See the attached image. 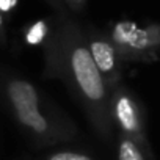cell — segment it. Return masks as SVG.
I'll return each instance as SVG.
<instances>
[{
  "label": "cell",
  "instance_id": "obj_2",
  "mask_svg": "<svg viewBox=\"0 0 160 160\" xmlns=\"http://www.w3.org/2000/svg\"><path fill=\"white\" fill-rule=\"evenodd\" d=\"M5 94L18 122L36 140L53 144L71 140L75 135L74 127L52 121L41 110V99L33 83L25 78H10L5 83Z\"/></svg>",
  "mask_w": 160,
  "mask_h": 160
},
{
  "label": "cell",
  "instance_id": "obj_1",
  "mask_svg": "<svg viewBox=\"0 0 160 160\" xmlns=\"http://www.w3.org/2000/svg\"><path fill=\"white\" fill-rule=\"evenodd\" d=\"M46 72L69 87L104 138L113 135L110 90L91 60L83 28L68 16H60L46 39Z\"/></svg>",
  "mask_w": 160,
  "mask_h": 160
},
{
  "label": "cell",
  "instance_id": "obj_10",
  "mask_svg": "<svg viewBox=\"0 0 160 160\" xmlns=\"http://www.w3.org/2000/svg\"><path fill=\"white\" fill-rule=\"evenodd\" d=\"M19 3V0H0V14L3 18L8 16Z\"/></svg>",
  "mask_w": 160,
  "mask_h": 160
},
{
  "label": "cell",
  "instance_id": "obj_6",
  "mask_svg": "<svg viewBox=\"0 0 160 160\" xmlns=\"http://www.w3.org/2000/svg\"><path fill=\"white\" fill-rule=\"evenodd\" d=\"M116 158L118 160H154L151 146H143L138 141L121 133L118 135Z\"/></svg>",
  "mask_w": 160,
  "mask_h": 160
},
{
  "label": "cell",
  "instance_id": "obj_8",
  "mask_svg": "<svg viewBox=\"0 0 160 160\" xmlns=\"http://www.w3.org/2000/svg\"><path fill=\"white\" fill-rule=\"evenodd\" d=\"M47 160H94L93 157L82 154V152H72V151H58L47 157Z\"/></svg>",
  "mask_w": 160,
  "mask_h": 160
},
{
  "label": "cell",
  "instance_id": "obj_5",
  "mask_svg": "<svg viewBox=\"0 0 160 160\" xmlns=\"http://www.w3.org/2000/svg\"><path fill=\"white\" fill-rule=\"evenodd\" d=\"M85 42L88 47V52L91 55V60L99 71L102 80L105 82L107 88L112 90L122 82V75H124V61L118 55L116 49L107 38V35L88 28L85 30Z\"/></svg>",
  "mask_w": 160,
  "mask_h": 160
},
{
  "label": "cell",
  "instance_id": "obj_7",
  "mask_svg": "<svg viewBox=\"0 0 160 160\" xmlns=\"http://www.w3.org/2000/svg\"><path fill=\"white\" fill-rule=\"evenodd\" d=\"M49 36V27L44 22H36L30 27V30L27 32V41L30 44H39L42 41H46Z\"/></svg>",
  "mask_w": 160,
  "mask_h": 160
},
{
  "label": "cell",
  "instance_id": "obj_4",
  "mask_svg": "<svg viewBox=\"0 0 160 160\" xmlns=\"http://www.w3.org/2000/svg\"><path fill=\"white\" fill-rule=\"evenodd\" d=\"M110 112L113 126L118 127L121 135H126L143 146H149L144 115L140 102L122 85L110 90Z\"/></svg>",
  "mask_w": 160,
  "mask_h": 160
},
{
  "label": "cell",
  "instance_id": "obj_3",
  "mask_svg": "<svg viewBox=\"0 0 160 160\" xmlns=\"http://www.w3.org/2000/svg\"><path fill=\"white\" fill-rule=\"evenodd\" d=\"M107 38L124 63H154L158 58L160 28L157 24L140 27L130 21L113 24Z\"/></svg>",
  "mask_w": 160,
  "mask_h": 160
},
{
  "label": "cell",
  "instance_id": "obj_9",
  "mask_svg": "<svg viewBox=\"0 0 160 160\" xmlns=\"http://www.w3.org/2000/svg\"><path fill=\"white\" fill-rule=\"evenodd\" d=\"M64 8L68 11H72V13H82L87 7V2L88 0H61Z\"/></svg>",
  "mask_w": 160,
  "mask_h": 160
},
{
  "label": "cell",
  "instance_id": "obj_12",
  "mask_svg": "<svg viewBox=\"0 0 160 160\" xmlns=\"http://www.w3.org/2000/svg\"><path fill=\"white\" fill-rule=\"evenodd\" d=\"M7 42V30H5V18L0 14V44Z\"/></svg>",
  "mask_w": 160,
  "mask_h": 160
},
{
  "label": "cell",
  "instance_id": "obj_11",
  "mask_svg": "<svg viewBox=\"0 0 160 160\" xmlns=\"http://www.w3.org/2000/svg\"><path fill=\"white\" fill-rule=\"evenodd\" d=\"M46 2H47V3H49L57 13H60V16H66L68 10L64 8V5H63L61 0H46Z\"/></svg>",
  "mask_w": 160,
  "mask_h": 160
}]
</instances>
